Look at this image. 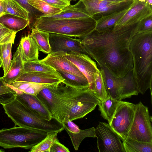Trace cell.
Here are the masks:
<instances>
[{"instance_id": "cell-13", "label": "cell", "mask_w": 152, "mask_h": 152, "mask_svg": "<svg viewBox=\"0 0 152 152\" xmlns=\"http://www.w3.org/2000/svg\"><path fill=\"white\" fill-rule=\"evenodd\" d=\"M66 53L64 52L50 53L44 58L39 60L51 67L57 72H67L82 77L86 78L73 64L66 58Z\"/></svg>"}, {"instance_id": "cell-6", "label": "cell", "mask_w": 152, "mask_h": 152, "mask_svg": "<svg viewBox=\"0 0 152 152\" xmlns=\"http://www.w3.org/2000/svg\"><path fill=\"white\" fill-rule=\"evenodd\" d=\"M40 130L16 127L0 129V147L5 149H30L47 136Z\"/></svg>"}, {"instance_id": "cell-27", "label": "cell", "mask_w": 152, "mask_h": 152, "mask_svg": "<svg viewBox=\"0 0 152 152\" xmlns=\"http://www.w3.org/2000/svg\"><path fill=\"white\" fill-rule=\"evenodd\" d=\"M57 72L64 79L63 83L66 85L76 88H89V83L86 78L82 77L67 72Z\"/></svg>"}, {"instance_id": "cell-25", "label": "cell", "mask_w": 152, "mask_h": 152, "mask_svg": "<svg viewBox=\"0 0 152 152\" xmlns=\"http://www.w3.org/2000/svg\"><path fill=\"white\" fill-rule=\"evenodd\" d=\"M30 36L35 42L39 51L48 54L50 53L49 42L50 33L35 28L31 29Z\"/></svg>"}, {"instance_id": "cell-34", "label": "cell", "mask_w": 152, "mask_h": 152, "mask_svg": "<svg viewBox=\"0 0 152 152\" xmlns=\"http://www.w3.org/2000/svg\"><path fill=\"white\" fill-rule=\"evenodd\" d=\"M16 91L4 82L0 77V104L3 105L10 102L16 97Z\"/></svg>"}, {"instance_id": "cell-7", "label": "cell", "mask_w": 152, "mask_h": 152, "mask_svg": "<svg viewBox=\"0 0 152 152\" xmlns=\"http://www.w3.org/2000/svg\"><path fill=\"white\" fill-rule=\"evenodd\" d=\"M136 104L133 121L127 137L142 142L152 143V117L148 108L141 102Z\"/></svg>"}, {"instance_id": "cell-11", "label": "cell", "mask_w": 152, "mask_h": 152, "mask_svg": "<svg viewBox=\"0 0 152 152\" xmlns=\"http://www.w3.org/2000/svg\"><path fill=\"white\" fill-rule=\"evenodd\" d=\"M66 57L85 76L88 82L89 88L93 91L95 75L99 69L96 62L88 55L75 51L66 53Z\"/></svg>"}, {"instance_id": "cell-45", "label": "cell", "mask_w": 152, "mask_h": 152, "mask_svg": "<svg viewBox=\"0 0 152 152\" xmlns=\"http://www.w3.org/2000/svg\"><path fill=\"white\" fill-rule=\"evenodd\" d=\"M5 151L3 149L0 148V152H4Z\"/></svg>"}, {"instance_id": "cell-22", "label": "cell", "mask_w": 152, "mask_h": 152, "mask_svg": "<svg viewBox=\"0 0 152 152\" xmlns=\"http://www.w3.org/2000/svg\"><path fill=\"white\" fill-rule=\"evenodd\" d=\"M129 8L102 16L96 20V26L94 30L99 32H101L113 28Z\"/></svg>"}, {"instance_id": "cell-2", "label": "cell", "mask_w": 152, "mask_h": 152, "mask_svg": "<svg viewBox=\"0 0 152 152\" xmlns=\"http://www.w3.org/2000/svg\"><path fill=\"white\" fill-rule=\"evenodd\" d=\"M133 61L132 72L139 93L150 89L152 96V31L137 32L130 43Z\"/></svg>"}, {"instance_id": "cell-33", "label": "cell", "mask_w": 152, "mask_h": 152, "mask_svg": "<svg viewBox=\"0 0 152 152\" xmlns=\"http://www.w3.org/2000/svg\"><path fill=\"white\" fill-rule=\"evenodd\" d=\"M93 92L96 97L101 102L105 99L107 94L103 77L99 68L95 75Z\"/></svg>"}, {"instance_id": "cell-38", "label": "cell", "mask_w": 152, "mask_h": 152, "mask_svg": "<svg viewBox=\"0 0 152 152\" xmlns=\"http://www.w3.org/2000/svg\"><path fill=\"white\" fill-rule=\"evenodd\" d=\"M51 86L44 84L32 83L24 91V93L36 96L44 88Z\"/></svg>"}, {"instance_id": "cell-36", "label": "cell", "mask_w": 152, "mask_h": 152, "mask_svg": "<svg viewBox=\"0 0 152 152\" xmlns=\"http://www.w3.org/2000/svg\"><path fill=\"white\" fill-rule=\"evenodd\" d=\"M152 31V15L143 19L138 23L137 32H145Z\"/></svg>"}, {"instance_id": "cell-37", "label": "cell", "mask_w": 152, "mask_h": 152, "mask_svg": "<svg viewBox=\"0 0 152 152\" xmlns=\"http://www.w3.org/2000/svg\"><path fill=\"white\" fill-rule=\"evenodd\" d=\"M15 0L29 12L30 20L31 18L32 20V23L36 18L43 15L41 12L29 4L27 0Z\"/></svg>"}, {"instance_id": "cell-32", "label": "cell", "mask_w": 152, "mask_h": 152, "mask_svg": "<svg viewBox=\"0 0 152 152\" xmlns=\"http://www.w3.org/2000/svg\"><path fill=\"white\" fill-rule=\"evenodd\" d=\"M24 72H33L50 73L58 72L51 67L41 62L39 60L36 61L23 62Z\"/></svg>"}, {"instance_id": "cell-16", "label": "cell", "mask_w": 152, "mask_h": 152, "mask_svg": "<svg viewBox=\"0 0 152 152\" xmlns=\"http://www.w3.org/2000/svg\"><path fill=\"white\" fill-rule=\"evenodd\" d=\"M16 97L28 107L39 118L49 121L53 119L49 111L37 96L22 92L17 94Z\"/></svg>"}, {"instance_id": "cell-19", "label": "cell", "mask_w": 152, "mask_h": 152, "mask_svg": "<svg viewBox=\"0 0 152 152\" xmlns=\"http://www.w3.org/2000/svg\"><path fill=\"white\" fill-rule=\"evenodd\" d=\"M44 15L54 19H79L94 17L86 10L81 0L74 5L70 4L62 9L61 12L51 16Z\"/></svg>"}, {"instance_id": "cell-29", "label": "cell", "mask_w": 152, "mask_h": 152, "mask_svg": "<svg viewBox=\"0 0 152 152\" xmlns=\"http://www.w3.org/2000/svg\"><path fill=\"white\" fill-rule=\"evenodd\" d=\"M14 42H9L0 44V58L2 61L1 67L5 76L10 69L12 58V48Z\"/></svg>"}, {"instance_id": "cell-3", "label": "cell", "mask_w": 152, "mask_h": 152, "mask_svg": "<svg viewBox=\"0 0 152 152\" xmlns=\"http://www.w3.org/2000/svg\"><path fill=\"white\" fill-rule=\"evenodd\" d=\"M96 20L94 18L54 19L42 15L36 18L30 26L48 32L80 38L95 30Z\"/></svg>"}, {"instance_id": "cell-42", "label": "cell", "mask_w": 152, "mask_h": 152, "mask_svg": "<svg viewBox=\"0 0 152 152\" xmlns=\"http://www.w3.org/2000/svg\"><path fill=\"white\" fill-rule=\"evenodd\" d=\"M102 0L109 1L113 2H118L121 1L125 0Z\"/></svg>"}, {"instance_id": "cell-5", "label": "cell", "mask_w": 152, "mask_h": 152, "mask_svg": "<svg viewBox=\"0 0 152 152\" xmlns=\"http://www.w3.org/2000/svg\"><path fill=\"white\" fill-rule=\"evenodd\" d=\"M4 112L15 124V126L36 129L48 132H60L64 129L62 124L38 118L26 105L16 97L13 101L2 105Z\"/></svg>"}, {"instance_id": "cell-10", "label": "cell", "mask_w": 152, "mask_h": 152, "mask_svg": "<svg viewBox=\"0 0 152 152\" xmlns=\"http://www.w3.org/2000/svg\"><path fill=\"white\" fill-rule=\"evenodd\" d=\"M151 15L152 6L146 1L134 0L127 12L116 23L113 30H116L124 26L137 23Z\"/></svg>"}, {"instance_id": "cell-41", "label": "cell", "mask_w": 152, "mask_h": 152, "mask_svg": "<svg viewBox=\"0 0 152 152\" xmlns=\"http://www.w3.org/2000/svg\"><path fill=\"white\" fill-rule=\"evenodd\" d=\"M4 0H0V17L5 14L4 10Z\"/></svg>"}, {"instance_id": "cell-9", "label": "cell", "mask_w": 152, "mask_h": 152, "mask_svg": "<svg viewBox=\"0 0 152 152\" xmlns=\"http://www.w3.org/2000/svg\"><path fill=\"white\" fill-rule=\"evenodd\" d=\"M95 132L99 152H125L120 138L108 124L99 122Z\"/></svg>"}, {"instance_id": "cell-31", "label": "cell", "mask_w": 152, "mask_h": 152, "mask_svg": "<svg viewBox=\"0 0 152 152\" xmlns=\"http://www.w3.org/2000/svg\"><path fill=\"white\" fill-rule=\"evenodd\" d=\"M59 131L48 132L46 137L37 144L33 147L29 151L31 152H50V148L57 138Z\"/></svg>"}, {"instance_id": "cell-39", "label": "cell", "mask_w": 152, "mask_h": 152, "mask_svg": "<svg viewBox=\"0 0 152 152\" xmlns=\"http://www.w3.org/2000/svg\"><path fill=\"white\" fill-rule=\"evenodd\" d=\"M69 149L64 145L61 143L58 138L54 141L52 145L50 152H69Z\"/></svg>"}, {"instance_id": "cell-30", "label": "cell", "mask_w": 152, "mask_h": 152, "mask_svg": "<svg viewBox=\"0 0 152 152\" xmlns=\"http://www.w3.org/2000/svg\"><path fill=\"white\" fill-rule=\"evenodd\" d=\"M28 3L43 15L51 16L60 13L62 9L54 7L42 0H27Z\"/></svg>"}, {"instance_id": "cell-28", "label": "cell", "mask_w": 152, "mask_h": 152, "mask_svg": "<svg viewBox=\"0 0 152 152\" xmlns=\"http://www.w3.org/2000/svg\"><path fill=\"white\" fill-rule=\"evenodd\" d=\"M5 14H10L24 18L29 19V12L15 0H4Z\"/></svg>"}, {"instance_id": "cell-4", "label": "cell", "mask_w": 152, "mask_h": 152, "mask_svg": "<svg viewBox=\"0 0 152 152\" xmlns=\"http://www.w3.org/2000/svg\"><path fill=\"white\" fill-rule=\"evenodd\" d=\"M101 102L89 88L70 87L62 102L59 122L61 124L66 118L71 121L82 118Z\"/></svg>"}, {"instance_id": "cell-8", "label": "cell", "mask_w": 152, "mask_h": 152, "mask_svg": "<svg viewBox=\"0 0 152 152\" xmlns=\"http://www.w3.org/2000/svg\"><path fill=\"white\" fill-rule=\"evenodd\" d=\"M136 104L119 101L115 113L110 125L122 140L127 137L133 121Z\"/></svg>"}, {"instance_id": "cell-46", "label": "cell", "mask_w": 152, "mask_h": 152, "mask_svg": "<svg viewBox=\"0 0 152 152\" xmlns=\"http://www.w3.org/2000/svg\"><path fill=\"white\" fill-rule=\"evenodd\" d=\"M69 1H76L77 0H69Z\"/></svg>"}, {"instance_id": "cell-21", "label": "cell", "mask_w": 152, "mask_h": 152, "mask_svg": "<svg viewBox=\"0 0 152 152\" xmlns=\"http://www.w3.org/2000/svg\"><path fill=\"white\" fill-rule=\"evenodd\" d=\"M134 1V0H125L107 5L89 9L86 11L94 16L99 14L102 16H105L129 8Z\"/></svg>"}, {"instance_id": "cell-20", "label": "cell", "mask_w": 152, "mask_h": 152, "mask_svg": "<svg viewBox=\"0 0 152 152\" xmlns=\"http://www.w3.org/2000/svg\"><path fill=\"white\" fill-rule=\"evenodd\" d=\"M24 73L23 62L20 56L19 49L17 48L11 60L8 72L5 76L0 77L4 82L10 84L15 81Z\"/></svg>"}, {"instance_id": "cell-24", "label": "cell", "mask_w": 152, "mask_h": 152, "mask_svg": "<svg viewBox=\"0 0 152 152\" xmlns=\"http://www.w3.org/2000/svg\"><path fill=\"white\" fill-rule=\"evenodd\" d=\"M119 101L113 98L107 94L105 99L98 105L101 115L110 125L115 113Z\"/></svg>"}, {"instance_id": "cell-18", "label": "cell", "mask_w": 152, "mask_h": 152, "mask_svg": "<svg viewBox=\"0 0 152 152\" xmlns=\"http://www.w3.org/2000/svg\"><path fill=\"white\" fill-rule=\"evenodd\" d=\"M18 48L23 62L39 60V52L37 45L29 34L21 38Z\"/></svg>"}, {"instance_id": "cell-43", "label": "cell", "mask_w": 152, "mask_h": 152, "mask_svg": "<svg viewBox=\"0 0 152 152\" xmlns=\"http://www.w3.org/2000/svg\"><path fill=\"white\" fill-rule=\"evenodd\" d=\"M145 1L150 5L152 6V0H145Z\"/></svg>"}, {"instance_id": "cell-12", "label": "cell", "mask_w": 152, "mask_h": 152, "mask_svg": "<svg viewBox=\"0 0 152 152\" xmlns=\"http://www.w3.org/2000/svg\"><path fill=\"white\" fill-rule=\"evenodd\" d=\"M50 53L75 51L87 54L79 39L66 35L50 33Z\"/></svg>"}, {"instance_id": "cell-26", "label": "cell", "mask_w": 152, "mask_h": 152, "mask_svg": "<svg viewBox=\"0 0 152 152\" xmlns=\"http://www.w3.org/2000/svg\"><path fill=\"white\" fill-rule=\"evenodd\" d=\"M122 141L125 152H152V143L142 142L128 137Z\"/></svg>"}, {"instance_id": "cell-40", "label": "cell", "mask_w": 152, "mask_h": 152, "mask_svg": "<svg viewBox=\"0 0 152 152\" xmlns=\"http://www.w3.org/2000/svg\"><path fill=\"white\" fill-rule=\"evenodd\" d=\"M42 0L61 9L70 4V1L69 0Z\"/></svg>"}, {"instance_id": "cell-14", "label": "cell", "mask_w": 152, "mask_h": 152, "mask_svg": "<svg viewBox=\"0 0 152 152\" xmlns=\"http://www.w3.org/2000/svg\"><path fill=\"white\" fill-rule=\"evenodd\" d=\"M68 134L74 149L77 151L82 141L87 137H96L95 128L92 127L90 128L81 129L72 121L67 118L62 123Z\"/></svg>"}, {"instance_id": "cell-17", "label": "cell", "mask_w": 152, "mask_h": 152, "mask_svg": "<svg viewBox=\"0 0 152 152\" xmlns=\"http://www.w3.org/2000/svg\"><path fill=\"white\" fill-rule=\"evenodd\" d=\"M116 80L118 100L138 95L139 92L136 88L132 70L129 71L122 77L116 78Z\"/></svg>"}, {"instance_id": "cell-44", "label": "cell", "mask_w": 152, "mask_h": 152, "mask_svg": "<svg viewBox=\"0 0 152 152\" xmlns=\"http://www.w3.org/2000/svg\"><path fill=\"white\" fill-rule=\"evenodd\" d=\"M2 64V61H1V59L0 58V69L1 67Z\"/></svg>"}, {"instance_id": "cell-35", "label": "cell", "mask_w": 152, "mask_h": 152, "mask_svg": "<svg viewBox=\"0 0 152 152\" xmlns=\"http://www.w3.org/2000/svg\"><path fill=\"white\" fill-rule=\"evenodd\" d=\"M16 33L7 28L0 23V44L11 42H14Z\"/></svg>"}, {"instance_id": "cell-1", "label": "cell", "mask_w": 152, "mask_h": 152, "mask_svg": "<svg viewBox=\"0 0 152 152\" xmlns=\"http://www.w3.org/2000/svg\"><path fill=\"white\" fill-rule=\"evenodd\" d=\"M138 23L116 30L113 28L101 32L94 30L78 39L87 54L96 61L99 67L106 68L116 78L122 77L132 70L129 46L137 32Z\"/></svg>"}, {"instance_id": "cell-23", "label": "cell", "mask_w": 152, "mask_h": 152, "mask_svg": "<svg viewBox=\"0 0 152 152\" xmlns=\"http://www.w3.org/2000/svg\"><path fill=\"white\" fill-rule=\"evenodd\" d=\"M0 23L9 29L17 32L30 24V20L10 14H5L0 17Z\"/></svg>"}, {"instance_id": "cell-15", "label": "cell", "mask_w": 152, "mask_h": 152, "mask_svg": "<svg viewBox=\"0 0 152 152\" xmlns=\"http://www.w3.org/2000/svg\"><path fill=\"white\" fill-rule=\"evenodd\" d=\"M64 79L59 72H24L15 81H22L53 86L63 83Z\"/></svg>"}]
</instances>
